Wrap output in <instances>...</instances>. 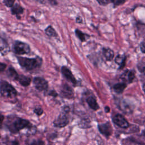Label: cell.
I'll list each match as a JSON object with an SVG mask.
<instances>
[{
    "instance_id": "cell-1",
    "label": "cell",
    "mask_w": 145,
    "mask_h": 145,
    "mask_svg": "<svg viewBox=\"0 0 145 145\" xmlns=\"http://www.w3.org/2000/svg\"><path fill=\"white\" fill-rule=\"evenodd\" d=\"M19 65L23 68L32 70L40 67L42 63V59L39 57L35 58H29L26 57H19L17 58Z\"/></svg>"
},
{
    "instance_id": "cell-2",
    "label": "cell",
    "mask_w": 145,
    "mask_h": 145,
    "mask_svg": "<svg viewBox=\"0 0 145 145\" xmlns=\"http://www.w3.org/2000/svg\"><path fill=\"white\" fill-rule=\"evenodd\" d=\"M7 126L11 132L15 133L24 128L31 127V124L27 120L16 118L12 122L10 123Z\"/></svg>"
},
{
    "instance_id": "cell-3",
    "label": "cell",
    "mask_w": 145,
    "mask_h": 145,
    "mask_svg": "<svg viewBox=\"0 0 145 145\" xmlns=\"http://www.w3.org/2000/svg\"><path fill=\"white\" fill-rule=\"evenodd\" d=\"M17 94L16 89L6 81L1 83V95L6 97H14Z\"/></svg>"
},
{
    "instance_id": "cell-4",
    "label": "cell",
    "mask_w": 145,
    "mask_h": 145,
    "mask_svg": "<svg viewBox=\"0 0 145 145\" xmlns=\"http://www.w3.org/2000/svg\"><path fill=\"white\" fill-rule=\"evenodd\" d=\"M30 47L28 44L20 41H15L13 45V51L15 53L19 55L28 54L30 52Z\"/></svg>"
},
{
    "instance_id": "cell-5",
    "label": "cell",
    "mask_w": 145,
    "mask_h": 145,
    "mask_svg": "<svg viewBox=\"0 0 145 145\" xmlns=\"http://www.w3.org/2000/svg\"><path fill=\"white\" fill-rule=\"evenodd\" d=\"M33 83L35 87L40 91H45L48 87L47 81L42 77H35L33 80Z\"/></svg>"
},
{
    "instance_id": "cell-6",
    "label": "cell",
    "mask_w": 145,
    "mask_h": 145,
    "mask_svg": "<svg viewBox=\"0 0 145 145\" xmlns=\"http://www.w3.org/2000/svg\"><path fill=\"white\" fill-rule=\"evenodd\" d=\"M69 123L67 113L65 112L61 113L59 116L54 121L53 125L57 127H63L66 126Z\"/></svg>"
},
{
    "instance_id": "cell-7",
    "label": "cell",
    "mask_w": 145,
    "mask_h": 145,
    "mask_svg": "<svg viewBox=\"0 0 145 145\" xmlns=\"http://www.w3.org/2000/svg\"><path fill=\"white\" fill-rule=\"evenodd\" d=\"M113 122L122 129H127L129 127V123L125 118L120 114H117L113 118Z\"/></svg>"
},
{
    "instance_id": "cell-8",
    "label": "cell",
    "mask_w": 145,
    "mask_h": 145,
    "mask_svg": "<svg viewBox=\"0 0 145 145\" xmlns=\"http://www.w3.org/2000/svg\"><path fill=\"white\" fill-rule=\"evenodd\" d=\"M98 129L100 133L106 138H109L112 134V127L109 122L99 125Z\"/></svg>"
},
{
    "instance_id": "cell-9",
    "label": "cell",
    "mask_w": 145,
    "mask_h": 145,
    "mask_svg": "<svg viewBox=\"0 0 145 145\" xmlns=\"http://www.w3.org/2000/svg\"><path fill=\"white\" fill-rule=\"evenodd\" d=\"M60 93L61 96L64 98L72 99L74 97L73 89L67 84H64L62 86Z\"/></svg>"
},
{
    "instance_id": "cell-10",
    "label": "cell",
    "mask_w": 145,
    "mask_h": 145,
    "mask_svg": "<svg viewBox=\"0 0 145 145\" xmlns=\"http://www.w3.org/2000/svg\"><path fill=\"white\" fill-rule=\"evenodd\" d=\"M61 72L63 75L65 77V78L70 82L75 85L77 84L76 79L74 77V75L72 74L71 71L66 66H62L61 67Z\"/></svg>"
},
{
    "instance_id": "cell-11",
    "label": "cell",
    "mask_w": 145,
    "mask_h": 145,
    "mask_svg": "<svg viewBox=\"0 0 145 145\" xmlns=\"http://www.w3.org/2000/svg\"><path fill=\"white\" fill-rule=\"evenodd\" d=\"M135 78V72L132 70L125 71L121 76V79L126 84L131 83Z\"/></svg>"
},
{
    "instance_id": "cell-12",
    "label": "cell",
    "mask_w": 145,
    "mask_h": 145,
    "mask_svg": "<svg viewBox=\"0 0 145 145\" xmlns=\"http://www.w3.org/2000/svg\"><path fill=\"white\" fill-rule=\"evenodd\" d=\"M16 80H17L22 86L24 87L28 86L31 82V79L29 76L23 75H19Z\"/></svg>"
},
{
    "instance_id": "cell-13",
    "label": "cell",
    "mask_w": 145,
    "mask_h": 145,
    "mask_svg": "<svg viewBox=\"0 0 145 145\" xmlns=\"http://www.w3.org/2000/svg\"><path fill=\"white\" fill-rule=\"evenodd\" d=\"M103 54L106 61H110L114 57V52L109 48H104L103 49Z\"/></svg>"
},
{
    "instance_id": "cell-14",
    "label": "cell",
    "mask_w": 145,
    "mask_h": 145,
    "mask_svg": "<svg viewBox=\"0 0 145 145\" xmlns=\"http://www.w3.org/2000/svg\"><path fill=\"white\" fill-rule=\"evenodd\" d=\"M11 12L13 15H16L18 19H20L19 15L22 14L24 11V8L18 3H15L11 8Z\"/></svg>"
},
{
    "instance_id": "cell-15",
    "label": "cell",
    "mask_w": 145,
    "mask_h": 145,
    "mask_svg": "<svg viewBox=\"0 0 145 145\" xmlns=\"http://www.w3.org/2000/svg\"><path fill=\"white\" fill-rule=\"evenodd\" d=\"M86 102L87 103V104H88L89 107L94 110H97L100 108L99 105H98V104L97 103V101H96V99L94 98L92 96L88 97L86 99Z\"/></svg>"
},
{
    "instance_id": "cell-16",
    "label": "cell",
    "mask_w": 145,
    "mask_h": 145,
    "mask_svg": "<svg viewBox=\"0 0 145 145\" xmlns=\"http://www.w3.org/2000/svg\"><path fill=\"white\" fill-rule=\"evenodd\" d=\"M126 57L124 54H118L115 58V62L120 66V69L123 68L125 65Z\"/></svg>"
},
{
    "instance_id": "cell-17",
    "label": "cell",
    "mask_w": 145,
    "mask_h": 145,
    "mask_svg": "<svg viewBox=\"0 0 145 145\" xmlns=\"http://www.w3.org/2000/svg\"><path fill=\"white\" fill-rule=\"evenodd\" d=\"M127 85L125 83H118L113 86L114 91L117 93H121L123 92L124 89L126 88Z\"/></svg>"
},
{
    "instance_id": "cell-18",
    "label": "cell",
    "mask_w": 145,
    "mask_h": 145,
    "mask_svg": "<svg viewBox=\"0 0 145 145\" xmlns=\"http://www.w3.org/2000/svg\"><path fill=\"white\" fill-rule=\"evenodd\" d=\"M6 73L9 78L12 79L13 80H16L19 75V74L17 73V72L15 71V70L13 67L8 68Z\"/></svg>"
},
{
    "instance_id": "cell-19",
    "label": "cell",
    "mask_w": 145,
    "mask_h": 145,
    "mask_svg": "<svg viewBox=\"0 0 145 145\" xmlns=\"http://www.w3.org/2000/svg\"><path fill=\"white\" fill-rule=\"evenodd\" d=\"M75 35L76 36V37L81 41H85L87 38H88L89 37V36L84 33L83 32H82L81 31H80L78 29H76L75 31Z\"/></svg>"
},
{
    "instance_id": "cell-20",
    "label": "cell",
    "mask_w": 145,
    "mask_h": 145,
    "mask_svg": "<svg viewBox=\"0 0 145 145\" xmlns=\"http://www.w3.org/2000/svg\"><path fill=\"white\" fill-rule=\"evenodd\" d=\"M45 32L46 35L50 37H56L57 36V33L56 30L51 25H49L45 29Z\"/></svg>"
},
{
    "instance_id": "cell-21",
    "label": "cell",
    "mask_w": 145,
    "mask_h": 145,
    "mask_svg": "<svg viewBox=\"0 0 145 145\" xmlns=\"http://www.w3.org/2000/svg\"><path fill=\"white\" fill-rule=\"evenodd\" d=\"M3 42L4 44H3L2 42H1V53L2 55H6L10 50V48L8 46V44L5 40H3Z\"/></svg>"
},
{
    "instance_id": "cell-22",
    "label": "cell",
    "mask_w": 145,
    "mask_h": 145,
    "mask_svg": "<svg viewBox=\"0 0 145 145\" xmlns=\"http://www.w3.org/2000/svg\"><path fill=\"white\" fill-rule=\"evenodd\" d=\"M26 144L27 145H45L44 142L40 139H32L29 140H27Z\"/></svg>"
},
{
    "instance_id": "cell-23",
    "label": "cell",
    "mask_w": 145,
    "mask_h": 145,
    "mask_svg": "<svg viewBox=\"0 0 145 145\" xmlns=\"http://www.w3.org/2000/svg\"><path fill=\"white\" fill-rule=\"evenodd\" d=\"M79 126L82 128H88L90 127L89 125V121L87 120H82L79 124Z\"/></svg>"
},
{
    "instance_id": "cell-24",
    "label": "cell",
    "mask_w": 145,
    "mask_h": 145,
    "mask_svg": "<svg viewBox=\"0 0 145 145\" xmlns=\"http://www.w3.org/2000/svg\"><path fill=\"white\" fill-rule=\"evenodd\" d=\"M3 3L7 7H12L14 5V0H9V1H3Z\"/></svg>"
},
{
    "instance_id": "cell-25",
    "label": "cell",
    "mask_w": 145,
    "mask_h": 145,
    "mask_svg": "<svg viewBox=\"0 0 145 145\" xmlns=\"http://www.w3.org/2000/svg\"><path fill=\"white\" fill-rule=\"evenodd\" d=\"M33 112L39 116H41L43 113V110L41 108H36L34 109Z\"/></svg>"
},
{
    "instance_id": "cell-26",
    "label": "cell",
    "mask_w": 145,
    "mask_h": 145,
    "mask_svg": "<svg viewBox=\"0 0 145 145\" xmlns=\"http://www.w3.org/2000/svg\"><path fill=\"white\" fill-rule=\"evenodd\" d=\"M125 2V1H120V0H117V1H112V3H113L114 5V7L122 5L123 3H124Z\"/></svg>"
},
{
    "instance_id": "cell-27",
    "label": "cell",
    "mask_w": 145,
    "mask_h": 145,
    "mask_svg": "<svg viewBox=\"0 0 145 145\" xmlns=\"http://www.w3.org/2000/svg\"><path fill=\"white\" fill-rule=\"evenodd\" d=\"M100 5L102 6H106V5H108L109 3H112V1H106V0H100V1H97Z\"/></svg>"
},
{
    "instance_id": "cell-28",
    "label": "cell",
    "mask_w": 145,
    "mask_h": 145,
    "mask_svg": "<svg viewBox=\"0 0 145 145\" xmlns=\"http://www.w3.org/2000/svg\"><path fill=\"white\" fill-rule=\"evenodd\" d=\"M140 49L141 52L145 54V41H143L140 44Z\"/></svg>"
},
{
    "instance_id": "cell-29",
    "label": "cell",
    "mask_w": 145,
    "mask_h": 145,
    "mask_svg": "<svg viewBox=\"0 0 145 145\" xmlns=\"http://www.w3.org/2000/svg\"><path fill=\"white\" fill-rule=\"evenodd\" d=\"M49 95L50 96H53V97H57L58 95L57 92L55 90H51V91H50V92H49Z\"/></svg>"
},
{
    "instance_id": "cell-30",
    "label": "cell",
    "mask_w": 145,
    "mask_h": 145,
    "mask_svg": "<svg viewBox=\"0 0 145 145\" xmlns=\"http://www.w3.org/2000/svg\"><path fill=\"white\" fill-rule=\"evenodd\" d=\"M6 67V65L5 63H3L2 62L0 63V71H1V72H2L5 70Z\"/></svg>"
},
{
    "instance_id": "cell-31",
    "label": "cell",
    "mask_w": 145,
    "mask_h": 145,
    "mask_svg": "<svg viewBox=\"0 0 145 145\" xmlns=\"http://www.w3.org/2000/svg\"><path fill=\"white\" fill-rule=\"evenodd\" d=\"M76 22L78 23H81L82 22V19L80 17L78 16V17L76 18Z\"/></svg>"
},
{
    "instance_id": "cell-32",
    "label": "cell",
    "mask_w": 145,
    "mask_h": 145,
    "mask_svg": "<svg viewBox=\"0 0 145 145\" xmlns=\"http://www.w3.org/2000/svg\"><path fill=\"white\" fill-rule=\"evenodd\" d=\"M140 71L142 73H143V74H144V75L145 76V66L142 67L141 68V69H140Z\"/></svg>"
},
{
    "instance_id": "cell-33",
    "label": "cell",
    "mask_w": 145,
    "mask_h": 145,
    "mask_svg": "<svg viewBox=\"0 0 145 145\" xmlns=\"http://www.w3.org/2000/svg\"><path fill=\"white\" fill-rule=\"evenodd\" d=\"M104 109H105V111L106 113H109L110 112V108L109 106H106L105 107Z\"/></svg>"
},
{
    "instance_id": "cell-34",
    "label": "cell",
    "mask_w": 145,
    "mask_h": 145,
    "mask_svg": "<svg viewBox=\"0 0 145 145\" xmlns=\"http://www.w3.org/2000/svg\"><path fill=\"white\" fill-rule=\"evenodd\" d=\"M4 118V117L3 115H1V125L2 124V122H3V120Z\"/></svg>"
},
{
    "instance_id": "cell-35",
    "label": "cell",
    "mask_w": 145,
    "mask_h": 145,
    "mask_svg": "<svg viewBox=\"0 0 145 145\" xmlns=\"http://www.w3.org/2000/svg\"><path fill=\"white\" fill-rule=\"evenodd\" d=\"M142 135L145 137V130H144L143 131H142Z\"/></svg>"
},
{
    "instance_id": "cell-36",
    "label": "cell",
    "mask_w": 145,
    "mask_h": 145,
    "mask_svg": "<svg viewBox=\"0 0 145 145\" xmlns=\"http://www.w3.org/2000/svg\"><path fill=\"white\" fill-rule=\"evenodd\" d=\"M143 91H144V93H145V84H144L143 86Z\"/></svg>"
}]
</instances>
